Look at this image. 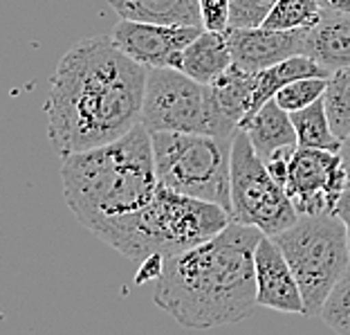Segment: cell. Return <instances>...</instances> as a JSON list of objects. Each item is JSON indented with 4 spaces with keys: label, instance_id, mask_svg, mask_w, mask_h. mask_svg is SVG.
<instances>
[{
    "label": "cell",
    "instance_id": "1",
    "mask_svg": "<svg viewBox=\"0 0 350 335\" xmlns=\"http://www.w3.org/2000/svg\"><path fill=\"white\" fill-rule=\"evenodd\" d=\"M148 68L110 36H90L63 54L45 101L47 138L66 158L113 142L142 122Z\"/></svg>",
    "mask_w": 350,
    "mask_h": 335
},
{
    "label": "cell",
    "instance_id": "2",
    "mask_svg": "<svg viewBox=\"0 0 350 335\" xmlns=\"http://www.w3.org/2000/svg\"><path fill=\"white\" fill-rule=\"evenodd\" d=\"M262 232L232 221L216 236L164 259L153 301L187 329L236 324L256 301L254 254Z\"/></svg>",
    "mask_w": 350,
    "mask_h": 335
},
{
    "label": "cell",
    "instance_id": "3",
    "mask_svg": "<svg viewBox=\"0 0 350 335\" xmlns=\"http://www.w3.org/2000/svg\"><path fill=\"white\" fill-rule=\"evenodd\" d=\"M61 182L68 207L88 229L137 210L160 187L150 131L139 122L113 142L66 156Z\"/></svg>",
    "mask_w": 350,
    "mask_h": 335
},
{
    "label": "cell",
    "instance_id": "4",
    "mask_svg": "<svg viewBox=\"0 0 350 335\" xmlns=\"http://www.w3.org/2000/svg\"><path fill=\"white\" fill-rule=\"evenodd\" d=\"M232 216L225 207L160 185L137 210L110 216L90 232L133 263L171 257L222 232Z\"/></svg>",
    "mask_w": 350,
    "mask_h": 335
},
{
    "label": "cell",
    "instance_id": "5",
    "mask_svg": "<svg viewBox=\"0 0 350 335\" xmlns=\"http://www.w3.org/2000/svg\"><path fill=\"white\" fill-rule=\"evenodd\" d=\"M232 140L202 133L150 131L160 185L232 210Z\"/></svg>",
    "mask_w": 350,
    "mask_h": 335
},
{
    "label": "cell",
    "instance_id": "6",
    "mask_svg": "<svg viewBox=\"0 0 350 335\" xmlns=\"http://www.w3.org/2000/svg\"><path fill=\"white\" fill-rule=\"evenodd\" d=\"M283 250L299 282L306 317H314L330 290L350 266L346 225L335 214H299V219L272 236Z\"/></svg>",
    "mask_w": 350,
    "mask_h": 335
},
{
    "label": "cell",
    "instance_id": "7",
    "mask_svg": "<svg viewBox=\"0 0 350 335\" xmlns=\"http://www.w3.org/2000/svg\"><path fill=\"white\" fill-rule=\"evenodd\" d=\"M142 124L148 131L202 133L234 138L238 131L220 113L211 86L191 79L178 68H148Z\"/></svg>",
    "mask_w": 350,
    "mask_h": 335
},
{
    "label": "cell",
    "instance_id": "8",
    "mask_svg": "<svg viewBox=\"0 0 350 335\" xmlns=\"http://www.w3.org/2000/svg\"><path fill=\"white\" fill-rule=\"evenodd\" d=\"M232 210L229 216L243 225L276 236L299 219L288 191L269 173L254 151L247 133L238 129L232 140Z\"/></svg>",
    "mask_w": 350,
    "mask_h": 335
},
{
    "label": "cell",
    "instance_id": "9",
    "mask_svg": "<svg viewBox=\"0 0 350 335\" xmlns=\"http://www.w3.org/2000/svg\"><path fill=\"white\" fill-rule=\"evenodd\" d=\"M297 214H335L348 175L339 151L297 147L283 182Z\"/></svg>",
    "mask_w": 350,
    "mask_h": 335
},
{
    "label": "cell",
    "instance_id": "10",
    "mask_svg": "<svg viewBox=\"0 0 350 335\" xmlns=\"http://www.w3.org/2000/svg\"><path fill=\"white\" fill-rule=\"evenodd\" d=\"M200 32L202 27L157 25L122 18L108 36L126 57L144 68H180L182 52Z\"/></svg>",
    "mask_w": 350,
    "mask_h": 335
},
{
    "label": "cell",
    "instance_id": "11",
    "mask_svg": "<svg viewBox=\"0 0 350 335\" xmlns=\"http://www.w3.org/2000/svg\"><path fill=\"white\" fill-rule=\"evenodd\" d=\"M256 268V301L258 306L278 310V313L306 315L304 295L294 277L283 250L272 236L262 234L254 254Z\"/></svg>",
    "mask_w": 350,
    "mask_h": 335
},
{
    "label": "cell",
    "instance_id": "12",
    "mask_svg": "<svg viewBox=\"0 0 350 335\" xmlns=\"http://www.w3.org/2000/svg\"><path fill=\"white\" fill-rule=\"evenodd\" d=\"M229 50L236 66L250 73H258L276 66L294 54H304L308 29H269V27H227Z\"/></svg>",
    "mask_w": 350,
    "mask_h": 335
},
{
    "label": "cell",
    "instance_id": "13",
    "mask_svg": "<svg viewBox=\"0 0 350 335\" xmlns=\"http://www.w3.org/2000/svg\"><path fill=\"white\" fill-rule=\"evenodd\" d=\"M304 54L328 73L350 68V14L323 10L317 25L308 29Z\"/></svg>",
    "mask_w": 350,
    "mask_h": 335
},
{
    "label": "cell",
    "instance_id": "14",
    "mask_svg": "<svg viewBox=\"0 0 350 335\" xmlns=\"http://www.w3.org/2000/svg\"><path fill=\"white\" fill-rule=\"evenodd\" d=\"M238 129L247 133L254 151H256V156L262 162L276 151L299 147V138L297 131H294L290 113L278 106L274 99L262 103L256 113L245 119Z\"/></svg>",
    "mask_w": 350,
    "mask_h": 335
},
{
    "label": "cell",
    "instance_id": "15",
    "mask_svg": "<svg viewBox=\"0 0 350 335\" xmlns=\"http://www.w3.org/2000/svg\"><path fill=\"white\" fill-rule=\"evenodd\" d=\"M232 50L225 32L202 29L193 41H191L185 52H182L180 68L185 75L200 84H211L232 66Z\"/></svg>",
    "mask_w": 350,
    "mask_h": 335
},
{
    "label": "cell",
    "instance_id": "16",
    "mask_svg": "<svg viewBox=\"0 0 350 335\" xmlns=\"http://www.w3.org/2000/svg\"><path fill=\"white\" fill-rule=\"evenodd\" d=\"M108 3L122 18L129 21L202 27L200 0H108Z\"/></svg>",
    "mask_w": 350,
    "mask_h": 335
},
{
    "label": "cell",
    "instance_id": "17",
    "mask_svg": "<svg viewBox=\"0 0 350 335\" xmlns=\"http://www.w3.org/2000/svg\"><path fill=\"white\" fill-rule=\"evenodd\" d=\"M209 86L220 113L238 129L243 119L250 115L254 88H256V73H250V70H243L241 66L232 63Z\"/></svg>",
    "mask_w": 350,
    "mask_h": 335
},
{
    "label": "cell",
    "instance_id": "18",
    "mask_svg": "<svg viewBox=\"0 0 350 335\" xmlns=\"http://www.w3.org/2000/svg\"><path fill=\"white\" fill-rule=\"evenodd\" d=\"M304 77H330V73L323 66H319L312 57H308V54H294V57L276 63V66L258 70L256 73V88H254L252 108H250L247 117H252L262 103L272 99L278 88H283L285 84L294 82V79H304Z\"/></svg>",
    "mask_w": 350,
    "mask_h": 335
},
{
    "label": "cell",
    "instance_id": "19",
    "mask_svg": "<svg viewBox=\"0 0 350 335\" xmlns=\"http://www.w3.org/2000/svg\"><path fill=\"white\" fill-rule=\"evenodd\" d=\"M294 131H297L299 147L310 149H325V151H339L341 140L335 135L328 119V110H325L323 97L317 99L310 106L294 110L290 113Z\"/></svg>",
    "mask_w": 350,
    "mask_h": 335
},
{
    "label": "cell",
    "instance_id": "20",
    "mask_svg": "<svg viewBox=\"0 0 350 335\" xmlns=\"http://www.w3.org/2000/svg\"><path fill=\"white\" fill-rule=\"evenodd\" d=\"M319 0H276V5L262 21V27L269 29H310L321 18Z\"/></svg>",
    "mask_w": 350,
    "mask_h": 335
},
{
    "label": "cell",
    "instance_id": "21",
    "mask_svg": "<svg viewBox=\"0 0 350 335\" xmlns=\"http://www.w3.org/2000/svg\"><path fill=\"white\" fill-rule=\"evenodd\" d=\"M323 103L328 110L332 131L339 140H346L350 135V68L330 73L323 92Z\"/></svg>",
    "mask_w": 350,
    "mask_h": 335
},
{
    "label": "cell",
    "instance_id": "22",
    "mask_svg": "<svg viewBox=\"0 0 350 335\" xmlns=\"http://www.w3.org/2000/svg\"><path fill=\"white\" fill-rule=\"evenodd\" d=\"M325 86H328V77H304V79H294V82L285 84L283 88H278L274 95V101L288 113L301 110L314 103L317 99L323 97Z\"/></svg>",
    "mask_w": 350,
    "mask_h": 335
},
{
    "label": "cell",
    "instance_id": "23",
    "mask_svg": "<svg viewBox=\"0 0 350 335\" xmlns=\"http://www.w3.org/2000/svg\"><path fill=\"white\" fill-rule=\"evenodd\" d=\"M319 317L337 333H350V266L330 290Z\"/></svg>",
    "mask_w": 350,
    "mask_h": 335
},
{
    "label": "cell",
    "instance_id": "24",
    "mask_svg": "<svg viewBox=\"0 0 350 335\" xmlns=\"http://www.w3.org/2000/svg\"><path fill=\"white\" fill-rule=\"evenodd\" d=\"M274 5L276 0H232L229 27H258Z\"/></svg>",
    "mask_w": 350,
    "mask_h": 335
},
{
    "label": "cell",
    "instance_id": "25",
    "mask_svg": "<svg viewBox=\"0 0 350 335\" xmlns=\"http://www.w3.org/2000/svg\"><path fill=\"white\" fill-rule=\"evenodd\" d=\"M229 3L232 0H200L202 27L225 32L229 27Z\"/></svg>",
    "mask_w": 350,
    "mask_h": 335
},
{
    "label": "cell",
    "instance_id": "26",
    "mask_svg": "<svg viewBox=\"0 0 350 335\" xmlns=\"http://www.w3.org/2000/svg\"><path fill=\"white\" fill-rule=\"evenodd\" d=\"M337 216L344 221L346 225V236H348V250H350V187L341 194L339 203H337Z\"/></svg>",
    "mask_w": 350,
    "mask_h": 335
},
{
    "label": "cell",
    "instance_id": "27",
    "mask_svg": "<svg viewBox=\"0 0 350 335\" xmlns=\"http://www.w3.org/2000/svg\"><path fill=\"white\" fill-rule=\"evenodd\" d=\"M339 158H341V164H344V169H346V175H348V187H350V135H348L346 140H341Z\"/></svg>",
    "mask_w": 350,
    "mask_h": 335
},
{
    "label": "cell",
    "instance_id": "28",
    "mask_svg": "<svg viewBox=\"0 0 350 335\" xmlns=\"http://www.w3.org/2000/svg\"><path fill=\"white\" fill-rule=\"evenodd\" d=\"M321 10H332V12H346L350 14V0H319Z\"/></svg>",
    "mask_w": 350,
    "mask_h": 335
}]
</instances>
